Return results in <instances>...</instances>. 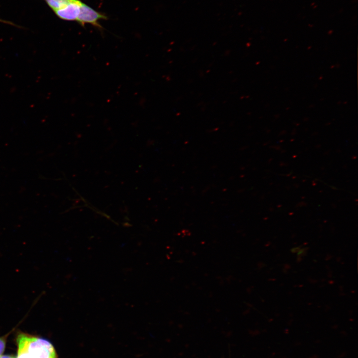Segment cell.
I'll return each instance as SVG.
<instances>
[{"label":"cell","instance_id":"obj_4","mask_svg":"<svg viewBox=\"0 0 358 358\" xmlns=\"http://www.w3.org/2000/svg\"><path fill=\"white\" fill-rule=\"evenodd\" d=\"M54 11L64 7L70 0H45Z\"/></svg>","mask_w":358,"mask_h":358},{"label":"cell","instance_id":"obj_2","mask_svg":"<svg viewBox=\"0 0 358 358\" xmlns=\"http://www.w3.org/2000/svg\"><path fill=\"white\" fill-rule=\"evenodd\" d=\"M106 18L105 15L82 2L77 21L82 25L89 23L100 27L98 21L100 19Z\"/></svg>","mask_w":358,"mask_h":358},{"label":"cell","instance_id":"obj_5","mask_svg":"<svg viewBox=\"0 0 358 358\" xmlns=\"http://www.w3.org/2000/svg\"><path fill=\"white\" fill-rule=\"evenodd\" d=\"M6 344V337H2L0 338V357L3 353Z\"/></svg>","mask_w":358,"mask_h":358},{"label":"cell","instance_id":"obj_3","mask_svg":"<svg viewBox=\"0 0 358 358\" xmlns=\"http://www.w3.org/2000/svg\"><path fill=\"white\" fill-rule=\"evenodd\" d=\"M82 3L79 0H70L64 7L54 12L62 19L77 20Z\"/></svg>","mask_w":358,"mask_h":358},{"label":"cell","instance_id":"obj_6","mask_svg":"<svg viewBox=\"0 0 358 358\" xmlns=\"http://www.w3.org/2000/svg\"><path fill=\"white\" fill-rule=\"evenodd\" d=\"M0 358H15L13 356H10V355H1L0 357Z\"/></svg>","mask_w":358,"mask_h":358},{"label":"cell","instance_id":"obj_1","mask_svg":"<svg viewBox=\"0 0 358 358\" xmlns=\"http://www.w3.org/2000/svg\"><path fill=\"white\" fill-rule=\"evenodd\" d=\"M16 342V358H58L53 345L44 339L20 333Z\"/></svg>","mask_w":358,"mask_h":358}]
</instances>
